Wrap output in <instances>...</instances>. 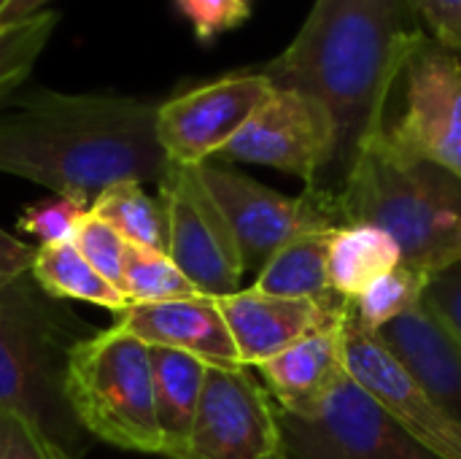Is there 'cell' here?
Masks as SVG:
<instances>
[{
	"instance_id": "obj_1",
	"label": "cell",
	"mask_w": 461,
	"mask_h": 459,
	"mask_svg": "<svg viewBox=\"0 0 461 459\" xmlns=\"http://www.w3.org/2000/svg\"><path fill=\"white\" fill-rule=\"evenodd\" d=\"M159 103L119 92H16L0 106V173L89 208L108 187L159 184Z\"/></svg>"
},
{
	"instance_id": "obj_2",
	"label": "cell",
	"mask_w": 461,
	"mask_h": 459,
	"mask_svg": "<svg viewBox=\"0 0 461 459\" xmlns=\"http://www.w3.org/2000/svg\"><path fill=\"white\" fill-rule=\"evenodd\" d=\"M408 0H316L294 41L259 70L273 87L321 100L338 124V160L324 189L340 192L359 154L384 133L413 35Z\"/></svg>"
},
{
	"instance_id": "obj_3",
	"label": "cell",
	"mask_w": 461,
	"mask_h": 459,
	"mask_svg": "<svg viewBox=\"0 0 461 459\" xmlns=\"http://www.w3.org/2000/svg\"><path fill=\"white\" fill-rule=\"evenodd\" d=\"M89 335V325L46 295L30 271L0 284V411L32 425L70 459L95 444L65 392L70 352Z\"/></svg>"
},
{
	"instance_id": "obj_4",
	"label": "cell",
	"mask_w": 461,
	"mask_h": 459,
	"mask_svg": "<svg viewBox=\"0 0 461 459\" xmlns=\"http://www.w3.org/2000/svg\"><path fill=\"white\" fill-rule=\"evenodd\" d=\"M338 200L348 227L389 233L402 265L429 276L461 265V181L448 170L394 154L378 135L359 154Z\"/></svg>"
},
{
	"instance_id": "obj_5",
	"label": "cell",
	"mask_w": 461,
	"mask_h": 459,
	"mask_svg": "<svg viewBox=\"0 0 461 459\" xmlns=\"http://www.w3.org/2000/svg\"><path fill=\"white\" fill-rule=\"evenodd\" d=\"M65 392L92 441L162 457L151 346L116 325L92 333L70 352Z\"/></svg>"
},
{
	"instance_id": "obj_6",
	"label": "cell",
	"mask_w": 461,
	"mask_h": 459,
	"mask_svg": "<svg viewBox=\"0 0 461 459\" xmlns=\"http://www.w3.org/2000/svg\"><path fill=\"white\" fill-rule=\"evenodd\" d=\"M197 170L235 235L246 271L259 273L278 249L303 235L348 227L338 192L308 187L303 195L286 197L230 165L205 162Z\"/></svg>"
},
{
	"instance_id": "obj_7",
	"label": "cell",
	"mask_w": 461,
	"mask_h": 459,
	"mask_svg": "<svg viewBox=\"0 0 461 459\" xmlns=\"http://www.w3.org/2000/svg\"><path fill=\"white\" fill-rule=\"evenodd\" d=\"M397 87L402 108L386 122L381 143L394 154L432 162L461 181V60L419 30Z\"/></svg>"
},
{
	"instance_id": "obj_8",
	"label": "cell",
	"mask_w": 461,
	"mask_h": 459,
	"mask_svg": "<svg viewBox=\"0 0 461 459\" xmlns=\"http://www.w3.org/2000/svg\"><path fill=\"white\" fill-rule=\"evenodd\" d=\"M219 160L270 165L324 189L338 160V124L313 95L273 87Z\"/></svg>"
},
{
	"instance_id": "obj_9",
	"label": "cell",
	"mask_w": 461,
	"mask_h": 459,
	"mask_svg": "<svg viewBox=\"0 0 461 459\" xmlns=\"http://www.w3.org/2000/svg\"><path fill=\"white\" fill-rule=\"evenodd\" d=\"M167 214V257L205 298H227L243 287L235 235L197 168L170 165L157 184Z\"/></svg>"
},
{
	"instance_id": "obj_10",
	"label": "cell",
	"mask_w": 461,
	"mask_h": 459,
	"mask_svg": "<svg viewBox=\"0 0 461 459\" xmlns=\"http://www.w3.org/2000/svg\"><path fill=\"white\" fill-rule=\"evenodd\" d=\"M178 459H289L278 406L249 368L208 365L197 419Z\"/></svg>"
},
{
	"instance_id": "obj_11",
	"label": "cell",
	"mask_w": 461,
	"mask_h": 459,
	"mask_svg": "<svg viewBox=\"0 0 461 459\" xmlns=\"http://www.w3.org/2000/svg\"><path fill=\"white\" fill-rule=\"evenodd\" d=\"M259 70H235L176 92L157 108V138L170 165L197 168L221 154L270 95Z\"/></svg>"
},
{
	"instance_id": "obj_12",
	"label": "cell",
	"mask_w": 461,
	"mask_h": 459,
	"mask_svg": "<svg viewBox=\"0 0 461 459\" xmlns=\"http://www.w3.org/2000/svg\"><path fill=\"white\" fill-rule=\"evenodd\" d=\"M281 425L289 459H440L413 441L351 376L319 414L311 419L281 414Z\"/></svg>"
},
{
	"instance_id": "obj_13",
	"label": "cell",
	"mask_w": 461,
	"mask_h": 459,
	"mask_svg": "<svg viewBox=\"0 0 461 459\" xmlns=\"http://www.w3.org/2000/svg\"><path fill=\"white\" fill-rule=\"evenodd\" d=\"M346 368L348 376L427 452L440 459H461L459 425L435 406L384 341L351 317V306L346 317Z\"/></svg>"
},
{
	"instance_id": "obj_14",
	"label": "cell",
	"mask_w": 461,
	"mask_h": 459,
	"mask_svg": "<svg viewBox=\"0 0 461 459\" xmlns=\"http://www.w3.org/2000/svg\"><path fill=\"white\" fill-rule=\"evenodd\" d=\"M348 298L319 303L265 295L257 287L219 298L221 317L246 368H259L316 327L343 319L348 314Z\"/></svg>"
},
{
	"instance_id": "obj_15",
	"label": "cell",
	"mask_w": 461,
	"mask_h": 459,
	"mask_svg": "<svg viewBox=\"0 0 461 459\" xmlns=\"http://www.w3.org/2000/svg\"><path fill=\"white\" fill-rule=\"evenodd\" d=\"M346 317L316 327L257 368L281 414L311 419L348 376Z\"/></svg>"
},
{
	"instance_id": "obj_16",
	"label": "cell",
	"mask_w": 461,
	"mask_h": 459,
	"mask_svg": "<svg viewBox=\"0 0 461 459\" xmlns=\"http://www.w3.org/2000/svg\"><path fill=\"white\" fill-rule=\"evenodd\" d=\"M116 327L135 335L146 346L186 352L219 368H246L232 344L219 300L205 295L127 306L116 314Z\"/></svg>"
},
{
	"instance_id": "obj_17",
	"label": "cell",
	"mask_w": 461,
	"mask_h": 459,
	"mask_svg": "<svg viewBox=\"0 0 461 459\" xmlns=\"http://www.w3.org/2000/svg\"><path fill=\"white\" fill-rule=\"evenodd\" d=\"M435 406L461 427V344L419 303L375 333Z\"/></svg>"
},
{
	"instance_id": "obj_18",
	"label": "cell",
	"mask_w": 461,
	"mask_h": 459,
	"mask_svg": "<svg viewBox=\"0 0 461 459\" xmlns=\"http://www.w3.org/2000/svg\"><path fill=\"white\" fill-rule=\"evenodd\" d=\"M154 373V409L162 436V457L178 459L184 454L208 373V363L186 352L151 346Z\"/></svg>"
},
{
	"instance_id": "obj_19",
	"label": "cell",
	"mask_w": 461,
	"mask_h": 459,
	"mask_svg": "<svg viewBox=\"0 0 461 459\" xmlns=\"http://www.w3.org/2000/svg\"><path fill=\"white\" fill-rule=\"evenodd\" d=\"M402 265V252L397 241L373 225H351L332 233L330 241V287L354 300L381 276Z\"/></svg>"
},
{
	"instance_id": "obj_20",
	"label": "cell",
	"mask_w": 461,
	"mask_h": 459,
	"mask_svg": "<svg viewBox=\"0 0 461 459\" xmlns=\"http://www.w3.org/2000/svg\"><path fill=\"white\" fill-rule=\"evenodd\" d=\"M330 241L332 233H316L286 243L267 260L254 287L265 295L319 300V303L343 298L330 287V271H327Z\"/></svg>"
},
{
	"instance_id": "obj_21",
	"label": "cell",
	"mask_w": 461,
	"mask_h": 459,
	"mask_svg": "<svg viewBox=\"0 0 461 459\" xmlns=\"http://www.w3.org/2000/svg\"><path fill=\"white\" fill-rule=\"evenodd\" d=\"M32 279L41 289L57 300H81L113 314H122L130 303L119 287L103 279L70 243H49L35 249V260L30 268Z\"/></svg>"
},
{
	"instance_id": "obj_22",
	"label": "cell",
	"mask_w": 461,
	"mask_h": 459,
	"mask_svg": "<svg viewBox=\"0 0 461 459\" xmlns=\"http://www.w3.org/2000/svg\"><path fill=\"white\" fill-rule=\"evenodd\" d=\"M103 222H108L130 246L167 254V214L159 195H149L143 184L124 181L108 187L92 206Z\"/></svg>"
},
{
	"instance_id": "obj_23",
	"label": "cell",
	"mask_w": 461,
	"mask_h": 459,
	"mask_svg": "<svg viewBox=\"0 0 461 459\" xmlns=\"http://www.w3.org/2000/svg\"><path fill=\"white\" fill-rule=\"evenodd\" d=\"M122 292L130 306L167 303V300H184L200 295L194 284L178 271V265L165 252H151L130 243L124 252Z\"/></svg>"
},
{
	"instance_id": "obj_24",
	"label": "cell",
	"mask_w": 461,
	"mask_h": 459,
	"mask_svg": "<svg viewBox=\"0 0 461 459\" xmlns=\"http://www.w3.org/2000/svg\"><path fill=\"white\" fill-rule=\"evenodd\" d=\"M429 279L432 276L424 271H416L411 265H397L375 284H370L359 298L351 300V317L365 330L378 333L381 327L400 319L402 314H408L424 300Z\"/></svg>"
},
{
	"instance_id": "obj_25",
	"label": "cell",
	"mask_w": 461,
	"mask_h": 459,
	"mask_svg": "<svg viewBox=\"0 0 461 459\" xmlns=\"http://www.w3.org/2000/svg\"><path fill=\"white\" fill-rule=\"evenodd\" d=\"M57 22L59 16L43 8L35 16L0 27V106L8 97H14L19 87L27 81Z\"/></svg>"
},
{
	"instance_id": "obj_26",
	"label": "cell",
	"mask_w": 461,
	"mask_h": 459,
	"mask_svg": "<svg viewBox=\"0 0 461 459\" xmlns=\"http://www.w3.org/2000/svg\"><path fill=\"white\" fill-rule=\"evenodd\" d=\"M73 246L81 252V257L103 276L108 279L113 287L122 289V268H124V252L127 243L124 238L108 225L103 222L97 214L86 211L76 227L73 235ZM124 295V292H122Z\"/></svg>"
},
{
	"instance_id": "obj_27",
	"label": "cell",
	"mask_w": 461,
	"mask_h": 459,
	"mask_svg": "<svg viewBox=\"0 0 461 459\" xmlns=\"http://www.w3.org/2000/svg\"><path fill=\"white\" fill-rule=\"evenodd\" d=\"M86 211L89 208H84L68 197H51V200H41V203L27 206L22 211V216L16 219V225L22 233L38 238L41 246L70 243L76 235V227Z\"/></svg>"
},
{
	"instance_id": "obj_28",
	"label": "cell",
	"mask_w": 461,
	"mask_h": 459,
	"mask_svg": "<svg viewBox=\"0 0 461 459\" xmlns=\"http://www.w3.org/2000/svg\"><path fill=\"white\" fill-rule=\"evenodd\" d=\"M176 5L192 22L194 35L203 43L235 30L251 16V5L246 0H176Z\"/></svg>"
},
{
	"instance_id": "obj_29",
	"label": "cell",
	"mask_w": 461,
	"mask_h": 459,
	"mask_svg": "<svg viewBox=\"0 0 461 459\" xmlns=\"http://www.w3.org/2000/svg\"><path fill=\"white\" fill-rule=\"evenodd\" d=\"M0 459H70L24 419L0 411Z\"/></svg>"
},
{
	"instance_id": "obj_30",
	"label": "cell",
	"mask_w": 461,
	"mask_h": 459,
	"mask_svg": "<svg viewBox=\"0 0 461 459\" xmlns=\"http://www.w3.org/2000/svg\"><path fill=\"white\" fill-rule=\"evenodd\" d=\"M421 303L461 344V265L432 276Z\"/></svg>"
},
{
	"instance_id": "obj_31",
	"label": "cell",
	"mask_w": 461,
	"mask_h": 459,
	"mask_svg": "<svg viewBox=\"0 0 461 459\" xmlns=\"http://www.w3.org/2000/svg\"><path fill=\"white\" fill-rule=\"evenodd\" d=\"M408 5L440 46L461 54V0H408Z\"/></svg>"
},
{
	"instance_id": "obj_32",
	"label": "cell",
	"mask_w": 461,
	"mask_h": 459,
	"mask_svg": "<svg viewBox=\"0 0 461 459\" xmlns=\"http://www.w3.org/2000/svg\"><path fill=\"white\" fill-rule=\"evenodd\" d=\"M35 249L0 227V284L27 273L32 268Z\"/></svg>"
},
{
	"instance_id": "obj_33",
	"label": "cell",
	"mask_w": 461,
	"mask_h": 459,
	"mask_svg": "<svg viewBox=\"0 0 461 459\" xmlns=\"http://www.w3.org/2000/svg\"><path fill=\"white\" fill-rule=\"evenodd\" d=\"M46 3L51 0H8L0 8V24H16L27 16H35L46 8Z\"/></svg>"
},
{
	"instance_id": "obj_34",
	"label": "cell",
	"mask_w": 461,
	"mask_h": 459,
	"mask_svg": "<svg viewBox=\"0 0 461 459\" xmlns=\"http://www.w3.org/2000/svg\"><path fill=\"white\" fill-rule=\"evenodd\" d=\"M5 3H8V0H0V8H3V5H5Z\"/></svg>"
},
{
	"instance_id": "obj_35",
	"label": "cell",
	"mask_w": 461,
	"mask_h": 459,
	"mask_svg": "<svg viewBox=\"0 0 461 459\" xmlns=\"http://www.w3.org/2000/svg\"><path fill=\"white\" fill-rule=\"evenodd\" d=\"M246 3H249V5H251V0H246Z\"/></svg>"
},
{
	"instance_id": "obj_36",
	"label": "cell",
	"mask_w": 461,
	"mask_h": 459,
	"mask_svg": "<svg viewBox=\"0 0 461 459\" xmlns=\"http://www.w3.org/2000/svg\"><path fill=\"white\" fill-rule=\"evenodd\" d=\"M0 27H3V24H0Z\"/></svg>"
}]
</instances>
